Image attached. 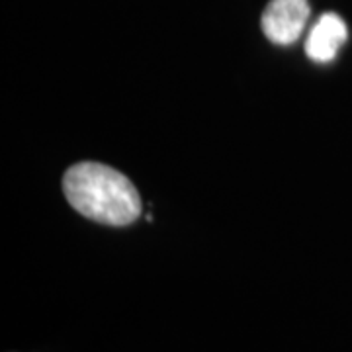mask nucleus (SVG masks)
<instances>
[{"label":"nucleus","mask_w":352,"mask_h":352,"mask_svg":"<svg viewBox=\"0 0 352 352\" xmlns=\"http://www.w3.org/2000/svg\"><path fill=\"white\" fill-rule=\"evenodd\" d=\"M309 20L307 0H270L263 14V32L276 45H289L302 36Z\"/></svg>","instance_id":"obj_2"},{"label":"nucleus","mask_w":352,"mask_h":352,"mask_svg":"<svg viewBox=\"0 0 352 352\" xmlns=\"http://www.w3.org/2000/svg\"><path fill=\"white\" fill-rule=\"evenodd\" d=\"M63 192L71 208L92 221L129 226L141 214L138 188L126 175L100 163H78L63 176Z\"/></svg>","instance_id":"obj_1"},{"label":"nucleus","mask_w":352,"mask_h":352,"mask_svg":"<svg viewBox=\"0 0 352 352\" xmlns=\"http://www.w3.org/2000/svg\"><path fill=\"white\" fill-rule=\"evenodd\" d=\"M346 36L349 30L340 16L323 14L309 32V38L305 41V53L315 63H331L346 41Z\"/></svg>","instance_id":"obj_3"}]
</instances>
